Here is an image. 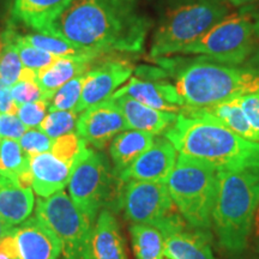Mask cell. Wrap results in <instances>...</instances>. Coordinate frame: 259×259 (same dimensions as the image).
I'll use <instances>...</instances> for the list:
<instances>
[{
  "label": "cell",
  "instance_id": "obj_25",
  "mask_svg": "<svg viewBox=\"0 0 259 259\" xmlns=\"http://www.w3.org/2000/svg\"><path fill=\"white\" fill-rule=\"evenodd\" d=\"M22 36L31 46L47 52L57 58H83V59L97 60L99 58L103 57L90 51L83 50L69 41L61 40L59 37L51 36V35L41 34V32L24 34Z\"/></svg>",
  "mask_w": 259,
  "mask_h": 259
},
{
  "label": "cell",
  "instance_id": "obj_1",
  "mask_svg": "<svg viewBox=\"0 0 259 259\" xmlns=\"http://www.w3.org/2000/svg\"><path fill=\"white\" fill-rule=\"evenodd\" d=\"M154 22L139 0H73L42 34L99 56L144 51Z\"/></svg>",
  "mask_w": 259,
  "mask_h": 259
},
{
  "label": "cell",
  "instance_id": "obj_10",
  "mask_svg": "<svg viewBox=\"0 0 259 259\" xmlns=\"http://www.w3.org/2000/svg\"><path fill=\"white\" fill-rule=\"evenodd\" d=\"M119 203L130 221L154 227L161 233L185 222L171 200L167 184L126 181L121 187Z\"/></svg>",
  "mask_w": 259,
  "mask_h": 259
},
{
  "label": "cell",
  "instance_id": "obj_41",
  "mask_svg": "<svg viewBox=\"0 0 259 259\" xmlns=\"http://www.w3.org/2000/svg\"><path fill=\"white\" fill-rule=\"evenodd\" d=\"M12 231H14V228H12V227H10L9 225H6V223L4 222V220L0 218V240H2L4 236L9 235Z\"/></svg>",
  "mask_w": 259,
  "mask_h": 259
},
{
  "label": "cell",
  "instance_id": "obj_26",
  "mask_svg": "<svg viewBox=\"0 0 259 259\" xmlns=\"http://www.w3.org/2000/svg\"><path fill=\"white\" fill-rule=\"evenodd\" d=\"M132 246L137 259H163L164 238L154 227L136 225L130 227Z\"/></svg>",
  "mask_w": 259,
  "mask_h": 259
},
{
  "label": "cell",
  "instance_id": "obj_34",
  "mask_svg": "<svg viewBox=\"0 0 259 259\" xmlns=\"http://www.w3.org/2000/svg\"><path fill=\"white\" fill-rule=\"evenodd\" d=\"M47 106L48 102L45 101V100L19 106L17 112L19 120L23 122V125L27 128L37 127L44 121V119L46 118Z\"/></svg>",
  "mask_w": 259,
  "mask_h": 259
},
{
  "label": "cell",
  "instance_id": "obj_2",
  "mask_svg": "<svg viewBox=\"0 0 259 259\" xmlns=\"http://www.w3.org/2000/svg\"><path fill=\"white\" fill-rule=\"evenodd\" d=\"M154 61L174 80L185 107L204 108L259 92V52L240 65L181 54Z\"/></svg>",
  "mask_w": 259,
  "mask_h": 259
},
{
  "label": "cell",
  "instance_id": "obj_24",
  "mask_svg": "<svg viewBox=\"0 0 259 259\" xmlns=\"http://www.w3.org/2000/svg\"><path fill=\"white\" fill-rule=\"evenodd\" d=\"M155 136L147 132L130 131L121 132L112 139L109 145V154L113 161V173L115 177L121 174L131 166L142 154L145 153L154 144Z\"/></svg>",
  "mask_w": 259,
  "mask_h": 259
},
{
  "label": "cell",
  "instance_id": "obj_15",
  "mask_svg": "<svg viewBox=\"0 0 259 259\" xmlns=\"http://www.w3.org/2000/svg\"><path fill=\"white\" fill-rule=\"evenodd\" d=\"M127 95L143 105L162 112L179 114L185 107L174 83L168 78L143 79L132 77L126 84L113 94L112 97Z\"/></svg>",
  "mask_w": 259,
  "mask_h": 259
},
{
  "label": "cell",
  "instance_id": "obj_11",
  "mask_svg": "<svg viewBox=\"0 0 259 259\" xmlns=\"http://www.w3.org/2000/svg\"><path fill=\"white\" fill-rule=\"evenodd\" d=\"M135 71V65L128 58L119 54H108L99 58L85 73L82 95L74 108L78 114L89 107L111 99L116 89L130 78Z\"/></svg>",
  "mask_w": 259,
  "mask_h": 259
},
{
  "label": "cell",
  "instance_id": "obj_13",
  "mask_svg": "<svg viewBox=\"0 0 259 259\" xmlns=\"http://www.w3.org/2000/svg\"><path fill=\"white\" fill-rule=\"evenodd\" d=\"M177 158V149L166 137H155L154 144L116 178L122 184L130 180L167 184Z\"/></svg>",
  "mask_w": 259,
  "mask_h": 259
},
{
  "label": "cell",
  "instance_id": "obj_21",
  "mask_svg": "<svg viewBox=\"0 0 259 259\" xmlns=\"http://www.w3.org/2000/svg\"><path fill=\"white\" fill-rule=\"evenodd\" d=\"M95 61L83 58H58L50 66L38 70L36 83L42 93V99L50 105L58 89L69 80L85 74Z\"/></svg>",
  "mask_w": 259,
  "mask_h": 259
},
{
  "label": "cell",
  "instance_id": "obj_16",
  "mask_svg": "<svg viewBox=\"0 0 259 259\" xmlns=\"http://www.w3.org/2000/svg\"><path fill=\"white\" fill-rule=\"evenodd\" d=\"M163 259H215L208 231H199L186 222L162 233Z\"/></svg>",
  "mask_w": 259,
  "mask_h": 259
},
{
  "label": "cell",
  "instance_id": "obj_20",
  "mask_svg": "<svg viewBox=\"0 0 259 259\" xmlns=\"http://www.w3.org/2000/svg\"><path fill=\"white\" fill-rule=\"evenodd\" d=\"M72 2L73 0H15L11 9V22L22 23L42 34Z\"/></svg>",
  "mask_w": 259,
  "mask_h": 259
},
{
  "label": "cell",
  "instance_id": "obj_35",
  "mask_svg": "<svg viewBox=\"0 0 259 259\" xmlns=\"http://www.w3.org/2000/svg\"><path fill=\"white\" fill-rule=\"evenodd\" d=\"M11 94L18 107L44 100L37 83L31 80H18L15 85H12Z\"/></svg>",
  "mask_w": 259,
  "mask_h": 259
},
{
  "label": "cell",
  "instance_id": "obj_36",
  "mask_svg": "<svg viewBox=\"0 0 259 259\" xmlns=\"http://www.w3.org/2000/svg\"><path fill=\"white\" fill-rule=\"evenodd\" d=\"M27 127L16 115L0 114V139H21Z\"/></svg>",
  "mask_w": 259,
  "mask_h": 259
},
{
  "label": "cell",
  "instance_id": "obj_17",
  "mask_svg": "<svg viewBox=\"0 0 259 259\" xmlns=\"http://www.w3.org/2000/svg\"><path fill=\"white\" fill-rule=\"evenodd\" d=\"M29 166L32 190L42 198H47L69 185L73 163L61 161L52 153H42L29 156Z\"/></svg>",
  "mask_w": 259,
  "mask_h": 259
},
{
  "label": "cell",
  "instance_id": "obj_5",
  "mask_svg": "<svg viewBox=\"0 0 259 259\" xmlns=\"http://www.w3.org/2000/svg\"><path fill=\"white\" fill-rule=\"evenodd\" d=\"M231 6L228 0H163L150 58L179 54L231 14Z\"/></svg>",
  "mask_w": 259,
  "mask_h": 259
},
{
  "label": "cell",
  "instance_id": "obj_23",
  "mask_svg": "<svg viewBox=\"0 0 259 259\" xmlns=\"http://www.w3.org/2000/svg\"><path fill=\"white\" fill-rule=\"evenodd\" d=\"M35 198L31 189H24L0 174V218L12 228L29 219Z\"/></svg>",
  "mask_w": 259,
  "mask_h": 259
},
{
  "label": "cell",
  "instance_id": "obj_33",
  "mask_svg": "<svg viewBox=\"0 0 259 259\" xmlns=\"http://www.w3.org/2000/svg\"><path fill=\"white\" fill-rule=\"evenodd\" d=\"M54 139L48 137L41 130H27L19 139V145L28 156L48 153L52 150Z\"/></svg>",
  "mask_w": 259,
  "mask_h": 259
},
{
  "label": "cell",
  "instance_id": "obj_30",
  "mask_svg": "<svg viewBox=\"0 0 259 259\" xmlns=\"http://www.w3.org/2000/svg\"><path fill=\"white\" fill-rule=\"evenodd\" d=\"M84 82H85V74H82L69 80L60 89H58L50 102V112L74 111L82 95Z\"/></svg>",
  "mask_w": 259,
  "mask_h": 259
},
{
  "label": "cell",
  "instance_id": "obj_12",
  "mask_svg": "<svg viewBox=\"0 0 259 259\" xmlns=\"http://www.w3.org/2000/svg\"><path fill=\"white\" fill-rule=\"evenodd\" d=\"M126 130L128 128L124 115L112 97L85 109L76 126L77 135L96 149H103L116 135Z\"/></svg>",
  "mask_w": 259,
  "mask_h": 259
},
{
  "label": "cell",
  "instance_id": "obj_32",
  "mask_svg": "<svg viewBox=\"0 0 259 259\" xmlns=\"http://www.w3.org/2000/svg\"><path fill=\"white\" fill-rule=\"evenodd\" d=\"M85 142L79 137L78 135L71 132V134L64 135L58 137L54 141L52 147V154L59 158V160L67 162V163H74L78 155L87 147Z\"/></svg>",
  "mask_w": 259,
  "mask_h": 259
},
{
  "label": "cell",
  "instance_id": "obj_18",
  "mask_svg": "<svg viewBox=\"0 0 259 259\" xmlns=\"http://www.w3.org/2000/svg\"><path fill=\"white\" fill-rule=\"evenodd\" d=\"M240 97H233V99L226 100L218 105L204 108H191V107H184L180 113L186 115L199 116V118L210 119L219 122L220 125L225 126L226 128L231 130L240 137L248 139L252 142H258L259 135L248 121L244 109L241 107Z\"/></svg>",
  "mask_w": 259,
  "mask_h": 259
},
{
  "label": "cell",
  "instance_id": "obj_31",
  "mask_svg": "<svg viewBox=\"0 0 259 259\" xmlns=\"http://www.w3.org/2000/svg\"><path fill=\"white\" fill-rule=\"evenodd\" d=\"M77 113L74 111H54L51 112L44 121L40 130L52 139L71 134L77 126Z\"/></svg>",
  "mask_w": 259,
  "mask_h": 259
},
{
  "label": "cell",
  "instance_id": "obj_43",
  "mask_svg": "<svg viewBox=\"0 0 259 259\" xmlns=\"http://www.w3.org/2000/svg\"><path fill=\"white\" fill-rule=\"evenodd\" d=\"M0 51H2V40H0Z\"/></svg>",
  "mask_w": 259,
  "mask_h": 259
},
{
  "label": "cell",
  "instance_id": "obj_6",
  "mask_svg": "<svg viewBox=\"0 0 259 259\" xmlns=\"http://www.w3.org/2000/svg\"><path fill=\"white\" fill-rule=\"evenodd\" d=\"M259 52V5L242 6L197 41L184 48L181 56H202L220 63L240 65Z\"/></svg>",
  "mask_w": 259,
  "mask_h": 259
},
{
  "label": "cell",
  "instance_id": "obj_42",
  "mask_svg": "<svg viewBox=\"0 0 259 259\" xmlns=\"http://www.w3.org/2000/svg\"><path fill=\"white\" fill-rule=\"evenodd\" d=\"M0 259H12L8 253H5L4 251L0 250Z\"/></svg>",
  "mask_w": 259,
  "mask_h": 259
},
{
  "label": "cell",
  "instance_id": "obj_8",
  "mask_svg": "<svg viewBox=\"0 0 259 259\" xmlns=\"http://www.w3.org/2000/svg\"><path fill=\"white\" fill-rule=\"evenodd\" d=\"M35 216L56 233L63 245V259H93L95 222L74 205L64 191L36 200Z\"/></svg>",
  "mask_w": 259,
  "mask_h": 259
},
{
  "label": "cell",
  "instance_id": "obj_9",
  "mask_svg": "<svg viewBox=\"0 0 259 259\" xmlns=\"http://www.w3.org/2000/svg\"><path fill=\"white\" fill-rule=\"evenodd\" d=\"M106 156L89 144L74 161L69 181V193L74 205L96 222L97 212L114 199L115 183Z\"/></svg>",
  "mask_w": 259,
  "mask_h": 259
},
{
  "label": "cell",
  "instance_id": "obj_28",
  "mask_svg": "<svg viewBox=\"0 0 259 259\" xmlns=\"http://www.w3.org/2000/svg\"><path fill=\"white\" fill-rule=\"evenodd\" d=\"M14 25L11 22L0 35L2 51H0V78L10 87L18 82L21 71L23 69L21 58L18 56L17 48L14 41Z\"/></svg>",
  "mask_w": 259,
  "mask_h": 259
},
{
  "label": "cell",
  "instance_id": "obj_29",
  "mask_svg": "<svg viewBox=\"0 0 259 259\" xmlns=\"http://www.w3.org/2000/svg\"><path fill=\"white\" fill-rule=\"evenodd\" d=\"M12 25H14V32H12V35H14L16 48H17L18 56L21 58V61L24 67H29V69L38 71L50 66L51 64H53L58 59L57 57L52 56V54L47 53V52L38 50V48L28 44L23 38V36H22L21 32L17 31L15 23H12Z\"/></svg>",
  "mask_w": 259,
  "mask_h": 259
},
{
  "label": "cell",
  "instance_id": "obj_7",
  "mask_svg": "<svg viewBox=\"0 0 259 259\" xmlns=\"http://www.w3.org/2000/svg\"><path fill=\"white\" fill-rule=\"evenodd\" d=\"M219 170L198 158L179 154L167 181L174 205L190 227L209 231L218 196Z\"/></svg>",
  "mask_w": 259,
  "mask_h": 259
},
{
  "label": "cell",
  "instance_id": "obj_38",
  "mask_svg": "<svg viewBox=\"0 0 259 259\" xmlns=\"http://www.w3.org/2000/svg\"><path fill=\"white\" fill-rule=\"evenodd\" d=\"M11 88L9 84L0 78V113L2 114L17 115L18 106L16 105L11 94Z\"/></svg>",
  "mask_w": 259,
  "mask_h": 259
},
{
  "label": "cell",
  "instance_id": "obj_4",
  "mask_svg": "<svg viewBox=\"0 0 259 259\" xmlns=\"http://www.w3.org/2000/svg\"><path fill=\"white\" fill-rule=\"evenodd\" d=\"M259 206V171L220 170L211 223L222 247L242 252Z\"/></svg>",
  "mask_w": 259,
  "mask_h": 259
},
{
  "label": "cell",
  "instance_id": "obj_3",
  "mask_svg": "<svg viewBox=\"0 0 259 259\" xmlns=\"http://www.w3.org/2000/svg\"><path fill=\"white\" fill-rule=\"evenodd\" d=\"M164 137L179 154L206 162L219 171H259L258 142L242 138L210 119L179 113Z\"/></svg>",
  "mask_w": 259,
  "mask_h": 259
},
{
  "label": "cell",
  "instance_id": "obj_40",
  "mask_svg": "<svg viewBox=\"0 0 259 259\" xmlns=\"http://www.w3.org/2000/svg\"><path fill=\"white\" fill-rule=\"evenodd\" d=\"M259 0H228V3L232 6H235V8H242V6L246 5H252L257 4Z\"/></svg>",
  "mask_w": 259,
  "mask_h": 259
},
{
  "label": "cell",
  "instance_id": "obj_39",
  "mask_svg": "<svg viewBox=\"0 0 259 259\" xmlns=\"http://www.w3.org/2000/svg\"><path fill=\"white\" fill-rule=\"evenodd\" d=\"M251 234L253 235V244H254L255 251H257L259 253V206L257 209V212H255L253 227H252Z\"/></svg>",
  "mask_w": 259,
  "mask_h": 259
},
{
  "label": "cell",
  "instance_id": "obj_27",
  "mask_svg": "<svg viewBox=\"0 0 259 259\" xmlns=\"http://www.w3.org/2000/svg\"><path fill=\"white\" fill-rule=\"evenodd\" d=\"M30 171L29 156L16 139H0V174L18 183V179Z\"/></svg>",
  "mask_w": 259,
  "mask_h": 259
},
{
  "label": "cell",
  "instance_id": "obj_14",
  "mask_svg": "<svg viewBox=\"0 0 259 259\" xmlns=\"http://www.w3.org/2000/svg\"><path fill=\"white\" fill-rule=\"evenodd\" d=\"M18 259H59L63 245L56 233L37 216L29 218L12 231Z\"/></svg>",
  "mask_w": 259,
  "mask_h": 259
},
{
  "label": "cell",
  "instance_id": "obj_37",
  "mask_svg": "<svg viewBox=\"0 0 259 259\" xmlns=\"http://www.w3.org/2000/svg\"><path fill=\"white\" fill-rule=\"evenodd\" d=\"M240 102L248 121L259 135V92L241 96Z\"/></svg>",
  "mask_w": 259,
  "mask_h": 259
},
{
  "label": "cell",
  "instance_id": "obj_22",
  "mask_svg": "<svg viewBox=\"0 0 259 259\" xmlns=\"http://www.w3.org/2000/svg\"><path fill=\"white\" fill-rule=\"evenodd\" d=\"M93 259H128L119 223L107 209L100 212L94 227Z\"/></svg>",
  "mask_w": 259,
  "mask_h": 259
},
{
  "label": "cell",
  "instance_id": "obj_19",
  "mask_svg": "<svg viewBox=\"0 0 259 259\" xmlns=\"http://www.w3.org/2000/svg\"><path fill=\"white\" fill-rule=\"evenodd\" d=\"M124 115L128 130L157 136L164 134L178 118L177 113L162 112L138 102L127 95L112 97Z\"/></svg>",
  "mask_w": 259,
  "mask_h": 259
}]
</instances>
